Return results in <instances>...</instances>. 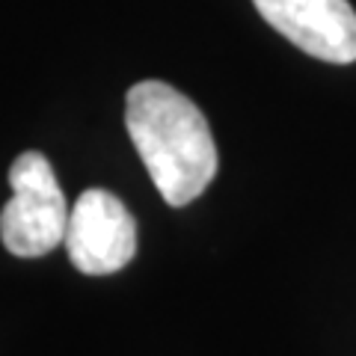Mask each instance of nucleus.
<instances>
[{
	"mask_svg": "<svg viewBox=\"0 0 356 356\" xmlns=\"http://www.w3.org/2000/svg\"><path fill=\"white\" fill-rule=\"evenodd\" d=\"M125 128L166 205L181 208L217 175V146L208 119L163 81H140L125 95Z\"/></svg>",
	"mask_w": 356,
	"mask_h": 356,
	"instance_id": "1",
	"label": "nucleus"
},
{
	"mask_svg": "<svg viewBox=\"0 0 356 356\" xmlns=\"http://www.w3.org/2000/svg\"><path fill=\"white\" fill-rule=\"evenodd\" d=\"M13 199L0 211V241L18 259H39L57 250L69 229V205L42 152L18 154L9 166Z\"/></svg>",
	"mask_w": 356,
	"mask_h": 356,
	"instance_id": "2",
	"label": "nucleus"
},
{
	"mask_svg": "<svg viewBox=\"0 0 356 356\" xmlns=\"http://www.w3.org/2000/svg\"><path fill=\"white\" fill-rule=\"evenodd\" d=\"M63 243L81 273L107 276L137 255V222L116 193L89 187L72 208Z\"/></svg>",
	"mask_w": 356,
	"mask_h": 356,
	"instance_id": "3",
	"label": "nucleus"
},
{
	"mask_svg": "<svg viewBox=\"0 0 356 356\" xmlns=\"http://www.w3.org/2000/svg\"><path fill=\"white\" fill-rule=\"evenodd\" d=\"M259 15L303 54L356 63V9L348 0H252Z\"/></svg>",
	"mask_w": 356,
	"mask_h": 356,
	"instance_id": "4",
	"label": "nucleus"
}]
</instances>
